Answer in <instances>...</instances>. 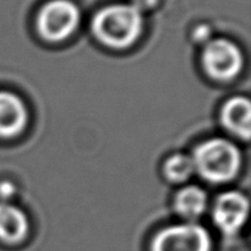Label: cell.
<instances>
[{
	"instance_id": "cell-1",
	"label": "cell",
	"mask_w": 251,
	"mask_h": 251,
	"mask_svg": "<svg viewBox=\"0 0 251 251\" xmlns=\"http://www.w3.org/2000/svg\"><path fill=\"white\" fill-rule=\"evenodd\" d=\"M91 28L100 44L120 50L131 47L141 37L144 17L131 4L109 5L96 14Z\"/></svg>"
},
{
	"instance_id": "cell-2",
	"label": "cell",
	"mask_w": 251,
	"mask_h": 251,
	"mask_svg": "<svg viewBox=\"0 0 251 251\" xmlns=\"http://www.w3.org/2000/svg\"><path fill=\"white\" fill-rule=\"evenodd\" d=\"M191 158L195 173L212 184L233 180L242 167V153L234 142L222 137H213L195 147Z\"/></svg>"
},
{
	"instance_id": "cell-3",
	"label": "cell",
	"mask_w": 251,
	"mask_h": 251,
	"mask_svg": "<svg viewBox=\"0 0 251 251\" xmlns=\"http://www.w3.org/2000/svg\"><path fill=\"white\" fill-rule=\"evenodd\" d=\"M78 7L70 0H51L41 7L37 16V31L47 42L59 43L68 39L80 25Z\"/></svg>"
},
{
	"instance_id": "cell-4",
	"label": "cell",
	"mask_w": 251,
	"mask_h": 251,
	"mask_svg": "<svg viewBox=\"0 0 251 251\" xmlns=\"http://www.w3.org/2000/svg\"><path fill=\"white\" fill-rule=\"evenodd\" d=\"M201 65L210 78L218 82H229L243 70L244 56L234 42L226 38L211 39L203 46Z\"/></svg>"
},
{
	"instance_id": "cell-5",
	"label": "cell",
	"mask_w": 251,
	"mask_h": 251,
	"mask_svg": "<svg viewBox=\"0 0 251 251\" xmlns=\"http://www.w3.org/2000/svg\"><path fill=\"white\" fill-rule=\"evenodd\" d=\"M210 232L196 222L164 227L154 234L150 251H212Z\"/></svg>"
},
{
	"instance_id": "cell-6",
	"label": "cell",
	"mask_w": 251,
	"mask_h": 251,
	"mask_svg": "<svg viewBox=\"0 0 251 251\" xmlns=\"http://www.w3.org/2000/svg\"><path fill=\"white\" fill-rule=\"evenodd\" d=\"M249 199L240 191H226L213 203V222L226 235H235L249 216Z\"/></svg>"
},
{
	"instance_id": "cell-7",
	"label": "cell",
	"mask_w": 251,
	"mask_h": 251,
	"mask_svg": "<svg viewBox=\"0 0 251 251\" xmlns=\"http://www.w3.org/2000/svg\"><path fill=\"white\" fill-rule=\"evenodd\" d=\"M28 109L24 100L11 91H0V139L20 136L28 125Z\"/></svg>"
},
{
	"instance_id": "cell-8",
	"label": "cell",
	"mask_w": 251,
	"mask_h": 251,
	"mask_svg": "<svg viewBox=\"0 0 251 251\" xmlns=\"http://www.w3.org/2000/svg\"><path fill=\"white\" fill-rule=\"evenodd\" d=\"M221 124L234 135L244 141H249L251 132V107L250 100L247 97L235 96L226 100L221 108Z\"/></svg>"
},
{
	"instance_id": "cell-9",
	"label": "cell",
	"mask_w": 251,
	"mask_h": 251,
	"mask_svg": "<svg viewBox=\"0 0 251 251\" xmlns=\"http://www.w3.org/2000/svg\"><path fill=\"white\" fill-rule=\"evenodd\" d=\"M29 221L25 211L11 202H0V242L20 244L27 238Z\"/></svg>"
},
{
	"instance_id": "cell-10",
	"label": "cell",
	"mask_w": 251,
	"mask_h": 251,
	"mask_svg": "<svg viewBox=\"0 0 251 251\" xmlns=\"http://www.w3.org/2000/svg\"><path fill=\"white\" fill-rule=\"evenodd\" d=\"M208 196L202 188L188 185L181 188L174 196L173 206L176 215L186 222H195L207 210Z\"/></svg>"
},
{
	"instance_id": "cell-11",
	"label": "cell",
	"mask_w": 251,
	"mask_h": 251,
	"mask_svg": "<svg viewBox=\"0 0 251 251\" xmlns=\"http://www.w3.org/2000/svg\"><path fill=\"white\" fill-rule=\"evenodd\" d=\"M195 173L191 156L185 153H174L163 163V176L173 184H183Z\"/></svg>"
},
{
	"instance_id": "cell-12",
	"label": "cell",
	"mask_w": 251,
	"mask_h": 251,
	"mask_svg": "<svg viewBox=\"0 0 251 251\" xmlns=\"http://www.w3.org/2000/svg\"><path fill=\"white\" fill-rule=\"evenodd\" d=\"M191 39L195 44L205 46L212 39V28L206 24L199 25L191 32Z\"/></svg>"
},
{
	"instance_id": "cell-13",
	"label": "cell",
	"mask_w": 251,
	"mask_h": 251,
	"mask_svg": "<svg viewBox=\"0 0 251 251\" xmlns=\"http://www.w3.org/2000/svg\"><path fill=\"white\" fill-rule=\"evenodd\" d=\"M17 193V188L12 181H0V202H11Z\"/></svg>"
},
{
	"instance_id": "cell-14",
	"label": "cell",
	"mask_w": 251,
	"mask_h": 251,
	"mask_svg": "<svg viewBox=\"0 0 251 251\" xmlns=\"http://www.w3.org/2000/svg\"><path fill=\"white\" fill-rule=\"evenodd\" d=\"M158 2V0H132L131 5L136 7L140 12L145 11V10H150Z\"/></svg>"
}]
</instances>
